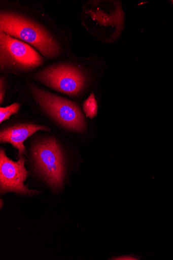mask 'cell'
<instances>
[{
    "label": "cell",
    "instance_id": "6da1fadb",
    "mask_svg": "<svg viewBox=\"0 0 173 260\" xmlns=\"http://www.w3.org/2000/svg\"><path fill=\"white\" fill-rule=\"evenodd\" d=\"M0 30L32 45L46 58H55L60 53V46L52 35L39 23L23 15L2 12Z\"/></svg>",
    "mask_w": 173,
    "mask_h": 260
},
{
    "label": "cell",
    "instance_id": "7a4b0ae2",
    "mask_svg": "<svg viewBox=\"0 0 173 260\" xmlns=\"http://www.w3.org/2000/svg\"><path fill=\"white\" fill-rule=\"evenodd\" d=\"M31 89L40 107L59 124L74 131H85V117L76 103L34 86Z\"/></svg>",
    "mask_w": 173,
    "mask_h": 260
},
{
    "label": "cell",
    "instance_id": "3957f363",
    "mask_svg": "<svg viewBox=\"0 0 173 260\" xmlns=\"http://www.w3.org/2000/svg\"><path fill=\"white\" fill-rule=\"evenodd\" d=\"M32 154L36 168L47 183L54 188L61 187L65 166L62 152L56 140L48 138L37 142Z\"/></svg>",
    "mask_w": 173,
    "mask_h": 260
},
{
    "label": "cell",
    "instance_id": "277c9868",
    "mask_svg": "<svg viewBox=\"0 0 173 260\" xmlns=\"http://www.w3.org/2000/svg\"><path fill=\"white\" fill-rule=\"evenodd\" d=\"M40 55L29 44L0 30V67L3 70H31L42 65Z\"/></svg>",
    "mask_w": 173,
    "mask_h": 260
},
{
    "label": "cell",
    "instance_id": "5b68a950",
    "mask_svg": "<svg viewBox=\"0 0 173 260\" xmlns=\"http://www.w3.org/2000/svg\"><path fill=\"white\" fill-rule=\"evenodd\" d=\"M34 77L47 86L71 96L77 95L85 83L84 76L79 69L64 63L47 67Z\"/></svg>",
    "mask_w": 173,
    "mask_h": 260
},
{
    "label": "cell",
    "instance_id": "8992f818",
    "mask_svg": "<svg viewBox=\"0 0 173 260\" xmlns=\"http://www.w3.org/2000/svg\"><path fill=\"white\" fill-rule=\"evenodd\" d=\"M26 159L21 156L15 162L10 159L5 151H0V186L3 193L13 192L22 194L31 195L36 191L29 190L24 185L28 175L24 165Z\"/></svg>",
    "mask_w": 173,
    "mask_h": 260
},
{
    "label": "cell",
    "instance_id": "52a82bcc",
    "mask_svg": "<svg viewBox=\"0 0 173 260\" xmlns=\"http://www.w3.org/2000/svg\"><path fill=\"white\" fill-rule=\"evenodd\" d=\"M40 131H49L44 126L33 124H21L3 129L0 133L2 143H9L18 150V156L26 153L24 142L30 136Z\"/></svg>",
    "mask_w": 173,
    "mask_h": 260
},
{
    "label": "cell",
    "instance_id": "ba28073f",
    "mask_svg": "<svg viewBox=\"0 0 173 260\" xmlns=\"http://www.w3.org/2000/svg\"><path fill=\"white\" fill-rule=\"evenodd\" d=\"M83 109L86 116L90 119H93L96 116L98 106L93 93L84 103Z\"/></svg>",
    "mask_w": 173,
    "mask_h": 260
},
{
    "label": "cell",
    "instance_id": "9c48e42d",
    "mask_svg": "<svg viewBox=\"0 0 173 260\" xmlns=\"http://www.w3.org/2000/svg\"><path fill=\"white\" fill-rule=\"evenodd\" d=\"M20 107L19 104L14 103L8 107L0 108V123L8 120L11 115L16 114Z\"/></svg>",
    "mask_w": 173,
    "mask_h": 260
},
{
    "label": "cell",
    "instance_id": "30bf717a",
    "mask_svg": "<svg viewBox=\"0 0 173 260\" xmlns=\"http://www.w3.org/2000/svg\"><path fill=\"white\" fill-rule=\"evenodd\" d=\"M142 258V257H140L139 255H136L134 254H129V255H124L119 256L117 257H115L113 258L112 259L115 260H140Z\"/></svg>",
    "mask_w": 173,
    "mask_h": 260
}]
</instances>
